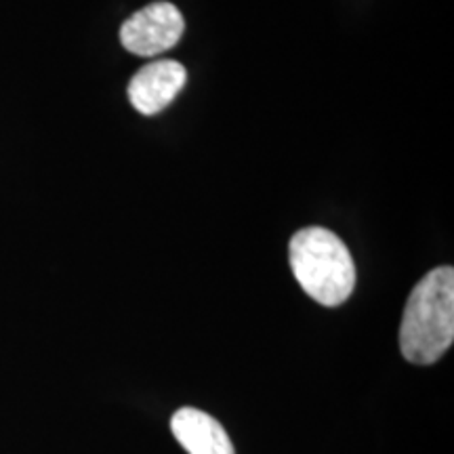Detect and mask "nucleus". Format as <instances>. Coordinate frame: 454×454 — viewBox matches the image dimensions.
<instances>
[{"instance_id": "7ed1b4c3", "label": "nucleus", "mask_w": 454, "mask_h": 454, "mask_svg": "<svg viewBox=\"0 0 454 454\" xmlns=\"http://www.w3.org/2000/svg\"><path fill=\"white\" fill-rule=\"evenodd\" d=\"M184 15L170 3H154L139 9L121 27L122 47L133 55L154 57L179 43Z\"/></svg>"}, {"instance_id": "f03ea898", "label": "nucleus", "mask_w": 454, "mask_h": 454, "mask_svg": "<svg viewBox=\"0 0 454 454\" xmlns=\"http://www.w3.org/2000/svg\"><path fill=\"white\" fill-rule=\"evenodd\" d=\"M291 270L311 299L337 308L356 288V265L343 240L325 227H305L291 238Z\"/></svg>"}, {"instance_id": "20e7f679", "label": "nucleus", "mask_w": 454, "mask_h": 454, "mask_svg": "<svg viewBox=\"0 0 454 454\" xmlns=\"http://www.w3.org/2000/svg\"><path fill=\"white\" fill-rule=\"evenodd\" d=\"M185 81L187 72L179 61H150L130 78L127 90L130 106L145 116H154L173 104L179 90L185 87Z\"/></svg>"}, {"instance_id": "f257e3e1", "label": "nucleus", "mask_w": 454, "mask_h": 454, "mask_svg": "<svg viewBox=\"0 0 454 454\" xmlns=\"http://www.w3.org/2000/svg\"><path fill=\"white\" fill-rule=\"evenodd\" d=\"M454 340V270L435 268L412 288L400 325V349L408 362L435 364Z\"/></svg>"}, {"instance_id": "39448f33", "label": "nucleus", "mask_w": 454, "mask_h": 454, "mask_svg": "<svg viewBox=\"0 0 454 454\" xmlns=\"http://www.w3.org/2000/svg\"><path fill=\"white\" fill-rule=\"evenodd\" d=\"M170 431L190 454H236L223 425L200 408H179L170 419Z\"/></svg>"}]
</instances>
